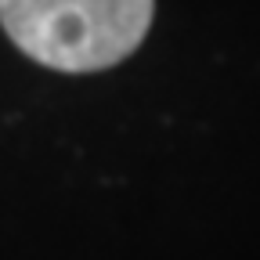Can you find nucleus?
Listing matches in <instances>:
<instances>
[{"instance_id":"obj_1","label":"nucleus","mask_w":260,"mask_h":260,"mask_svg":"<svg viewBox=\"0 0 260 260\" xmlns=\"http://www.w3.org/2000/svg\"><path fill=\"white\" fill-rule=\"evenodd\" d=\"M155 0H0L8 40L54 73H105L148 37Z\"/></svg>"}]
</instances>
